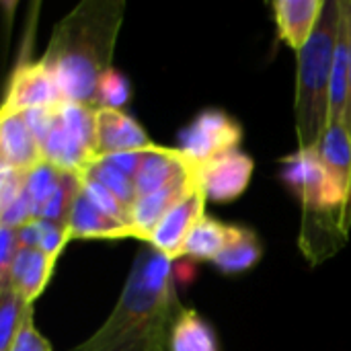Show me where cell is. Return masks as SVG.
<instances>
[{"label": "cell", "mask_w": 351, "mask_h": 351, "mask_svg": "<svg viewBox=\"0 0 351 351\" xmlns=\"http://www.w3.org/2000/svg\"><path fill=\"white\" fill-rule=\"evenodd\" d=\"M261 255H263V247H261V241L257 239V234L249 228L237 226L232 241L212 263L222 274L230 276V274H243V271L255 267L259 263Z\"/></svg>", "instance_id": "obj_19"}, {"label": "cell", "mask_w": 351, "mask_h": 351, "mask_svg": "<svg viewBox=\"0 0 351 351\" xmlns=\"http://www.w3.org/2000/svg\"><path fill=\"white\" fill-rule=\"evenodd\" d=\"M152 146L154 142L132 115L123 113L121 109H95V160L142 152Z\"/></svg>", "instance_id": "obj_8"}, {"label": "cell", "mask_w": 351, "mask_h": 351, "mask_svg": "<svg viewBox=\"0 0 351 351\" xmlns=\"http://www.w3.org/2000/svg\"><path fill=\"white\" fill-rule=\"evenodd\" d=\"M132 86L130 80L119 74L115 68H111L99 82L97 88V107H109V109H121L130 99Z\"/></svg>", "instance_id": "obj_21"}, {"label": "cell", "mask_w": 351, "mask_h": 351, "mask_svg": "<svg viewBox=\"0 0 351 351\" xmlns=\"http://www.w3.org/2000/svg\"><path fill=\"white\" fill-rule=\"evenodd\" d=\"M27 177L29 173L2 169V181H0V212L16 204L27 193Z\"/></svg>", "instance_id": "obj_23"}, {"label": "cell", "mask_w": 351, "mask_h": 351, "mask_svg": "<svg viewBox=\"0 0 351 351\" xmlns=\"http://www.w3.org/2000/svg\"><path fill=\"white\" fill-rule=\"evenodd\" d=\"M206 193L202 187H197L189 197H185L179 206H175L152 230L148 241L144 245H150L171 261H177L183 257V247L191 234V230L197 226V222L206 216Z\"/></svg>", "instance_id": "obj_11"}, {"label": "cell", "mask_w": 351, "mask_h": 351, "mask_svg": "<svg viewBox=\"0 0 351 351\" xmlns=\"http://www.w3.org/2000/svg\"><path fill=\"white\" fill-rule=\"evenodd\" d=\"M23 249L21 234L14 228L0 226V286L10 284V269Z\"/></svg>", "instance_id": "obj_22"}, {"label": "cell", "mask_w": 351, "mask_h": 351, "mask_svg": "<svg viewBox=\"0 0 351 351\" xmlns=\"http://www.w3.org/2000/svg\"><path fill=\"white\" fill-rule=\"evenodd\" d=\"M58 257L33 249V247H23L12 269H10V284L27 304H35V300L41 296L45 286L49 284V278L53 274Z\"/></svg>", "instance_id": "obj_15"}, {"label": "cell", "mask_w": 351, "mask_h": 351, "mask_svg": "<svg viewBox=\"0 0 351 351\" xmlns=\"http://www.w3.org/2000/svg\"><path fill=\"white\" fill-rule=\"evenodd\" d=\"M173 263L144 245L107 321L70 351H171V333L185 308Z\"/></svg>", "instance_id": "obj_1"}, {"label": "cell", "mask_w": 351, "mask_h": 351, "mask_svg": "<svg viewBox=\"0 0 351 351\" xmlns=\"http://www.w3.org/2000/svg\"><path fill=\"white\" fill-rule=\"evenodd\" d=\"M39 144L45 162L64 173L80 175L95 160V109L74 103L56 107Z\"/></svg>", "instance_id": "obj_5"}, {"label": "cell", "mask_w": 351, "mask_h": 351, "mask_svg": "<svg viewBox=\"0 0 351 351\" xmlns=\"http://www.w3.org/2000/svg\"><path fill=\"white\" fill-rule=\"evenodd\" d=\"M197 187H199L197 167L191 162L167 185H162L160 189H156L146 197H140L132 208V224L136 228L138 241L146 243L152 230L158 226V222L185 197H189Z\"/></svg>", "instance_id": "obj_10"}, {"label": "cell", "mask_w": 351, "mask_h": 351, "mask_svg": "<svg viewBox=\"0 0 351 351\" xmlns=\"http://www.w3.org/2000/svg\"><path fill=\"white\" fill-rule=\"evenodd\" d=\"M31 311L33 306L12 286H0V351H10Z\"/></svg>", "instance_id": "obj_20"}, {"label": "cell", "mask_w": 351, "mask_h": 351, "mask_svg": "<svg viewBox=\"0 0 351 351\" xmlns=\"http://www.w3.org/2000/svg\"><path fill=\"white\" fill-rule=\"evenodd\" d=\"M234 232H237V224H224L206 214L197 222V226L191 230L183 247V257H193L199 261H214L228 247Z\"/></svg>", "instance_id": "obj_17"}, {"label": "cell", "mask_w": 351, "mask_h": 351, "mask_svg": "<svg viewBox=\"0 0 351 351\" xmlns=\"http://www.w3.org/2000/svg\"><path fill=\"white\" fill-rule=\"evenodd\" d=\"M253 158L241 150L218 156L197 167L199 187L210 202L226 204L239 199L253 177Z\"/></svg>", "instance_id": "obj_9"}, {"label": "cell", "mask_w": 351, "mask_h": 351, "mask_svg": "<svg viewBox=\"0 0 351 351\" xmlns=\"http://www.w3.org/2000/svg\"><path fill=\"white\" fill-rule=\"evenodd\" d=\"M341 0H327L321 21L308 43L296 53V97L294 123L300 152H315L329 128L331 109V74L335 47L341 31Z\"/></svg>", "instance_id": "obj_4"}, {"label": "cell", "mask_w": 351, "mask_h": 351, "mask_svg": "<svg viewBox=\"0 0 351 351\" xmlns=\"http://www.w3.org/2000/svg\"><path fill=\"white\" fill-rule=\"evenodd\" d=\"M171 351H220L214 329L193 308H183L171 333Z\"/></svg>", "instance_id": "obj_18"}, {"label": "cell", "mask_w": 351, "mask_h": 351, "mask_svg": "<svg viewBox=\"0 0 351 351\" xmlns=\"http://www.w3.org/2000/svg\"><path fill=\"white\" fill-rule=\"evenodd\" d=\"M341 6H343V14H346V21H348V31H350V93H348V109H346V128H348L351 138V0H341ZM346 222H348V230H351V195L350 202H348Z\"/></svg>", "instance_id": "obj_25"}, {"label": "cell", "mask_w": 351, "mask_h": 351, "mask_svg": "<svg viewBox=\"0 0 351 351\" xmlns=\"http://www.w3.org/2000/svg\"><path fill=\"white\" fill-rule=\"evenodd\" d=\"M327 0H276L271 2L278 37L296 53L313 37Z\"/></svg>", "instance_id": "obj_14"}, {"label": "cell", "mask_w": 351, "mask_h": 351, "mask_svg": "<svg viewBox=\"0 0 351 351\" xmlns=\"http://www.w3.org/2000/svg\"><path fill=\"white\" fill-rule=\"evenodd\" d=\"M319 158L335 183V187L350 202L351 195V138L346 123H329L321 144Z\"/></svg>", "instance_id": "obj_16"}, {"label": "cell", "mask_w": 351, "mask_h": 351, "mask_svg": "<svg viewBox=\"0 0 351 351\" xmlns=\"http://www.w3.org/2000/svg\"><path fill=\"white\" fill-rule=\"evenodd\" d=\"M243 128L222 109L199 111L181 132L179 150L195 165H206L218 156L241 150Z\"/></svg>", "instance_id": "obj_6"}, {"label": "cell", "mask_w": 351, "mask_h": 351, "mask_svg": "<svg viewBox=\"0 0 351 351\" xmlns=\"http://www.w3.org/2000/svg\"><path fill=\"white\" fill-rule=\"evenodd\" d=\"M123 10V0H84L53 27L41 62L68 103L97 109V88L113 68Z\"/></svg>", "instance_id": "obj_2"}, {"label": "cell", "mask_w": 351, "mask_h": 351, "mask_svg": "<svg viewBox=\"0 0 351 351\" xmlns=\"http://www.w3.org/2000/svg\"><path fill=\"white\" fill-rule=\"evenodd\" d=\"M68 103L56 76L47 66L37 62L19 64L8 80L2 111L4 113H27L33 109H56Z\"/></svg>", "instance_id": "obj_7"}, {"label": "cell", "mask_w": 351, "mask_h": 351, "mask_svg": "<svg viewBox=\"0 0 351 351\" xmlns=\"http://www.w3.org/2000/svg\"><path fill=\"white\" fill-rule=\"evenodd\" d=\"M282 165L284 183L302 204L298 247L306 261L317 267L348 243V199L327 175L317 150H296Z\"/></svg>", "instance_id": "obj_3"}, {"label": "cell", "mask_w": 351, "mask_h": 351, "mask_svg": "<svg viewBox=\"0 0 351 351\" xmlns=\"http://www.w3.org/2000/svg\"><path fill=\"white\" fill-rule=\"evenodd\" d=\"M10 351H51L49 341L35 329V323H33V311L27 315L14 343Z\"/></svg>", "instance_id": "obj_24"}, {"label": "cell", "mask_w": 351, "mask_h": 351, "mask_svg": "<svg viewBox=\"0 0 351 351\" xmlns=\"http://www.w3.org/2000/svg\"><path fill=\"white\" fill-rule=\"evenodd\" d=\"M70 239L72 241L74 239H101V241L136 239L138 241V234L130 222L109 214L99 204H95L80 185L70 216Z\"/></svg>", "instance_id": "obj_13"}, {"label": "cell", "mask_w": 351, "mask_h": 351, "mask_svg": "<svg viewBox=\"0 0 351 351\" xmlns=\"http://www.w3.org/2000/svg\"><path fill=\"white\" fill-rule=\"evenodd\" d=\"M45 162L35 134L29 130L23 113L0 111V165L21 173H31Z\"/></svg>", "instance_id": "obj_12"}]
</instances>
